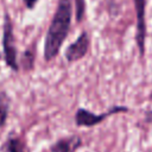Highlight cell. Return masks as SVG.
<instances>
[{"instance_id": "cell-8", "label": "cell", "mask_w": 152, "mask_h": 152, "mask_svg": "<svg viewBox=\"0 0 152 152\" xmlns=\"http://www.w3.org/2000/svg\"><path fill=\"white\" fill-rule=\"evenodd\" d=\"M10 104L11 100L6 93L0 94V128L5 127L7 119H8V113H10Z\"/></svg>"}, {"instance_id": "cell-1", "label": "cell", "mask_w": 152, "mask_h": 152, "mask_svg": "<svg viewBox=\"0 0 152 152\" xmlns=\"http://www.w3.org/2000/svg\"><path fill=\"white\" fill-rule=\"evenodd\" d=\"M71 14V1L58 0L56 12L48 28L44 42V58L46 62L52 61L59 53V50L69 34Z\"/></svg>"}, {"instance_id": "cell-10", "label": "cell", "mask_w": 152, "mask_h": 152, "mask_svg": "<svg viewBox=\"0 0 152 152\" xmlns=\"http://www.w3.org/2000/svg\"><path fill=\"white\" fill-rule=\"evenodd\" d=\"M75 1V15L77 23H81L84 17L86 11V1L84 0H74Z\"/></svg>"}, {"instance_id": "cell-7", "label": "cell", "mask_w": 152, "mask_h": 152, "mask_svg": "<svg viewBox=\"0 0 152 152\" xmlns=\"http://www.w3.org/2000/svg\"><path fill=\"white\" fill-rule=\"evenodd\" d=\"M4 147L6 152H28V147L25 140L20 137H11L7 139Z\"/></svg>"}, {"instance_id": "cell-3", "label": "cell", "mask_w": 152, "mask_h": 152, "mask_svg": "<svg viewBox=\"0 0 152 152\" xmlns=\"http://www.w3.org/2000/svg\"><path fill=\"white\" fill-rule=\"evenodd\" d=\"M125 112H128V108L125 106H113L112 108L101 114H95L86 108H78L75 113V122L78 127H94L103 122L107 118Z\"/></svg>"}, {"instance_id": "cell-5", "label": "cell", "mask_w": 152, "mask_h": 152, "mask_svg": "<svg viewBox=\"0 0 152 152\" xmlns=\"http://www.w3.org/2000/svg\"><path fill=\"white\" fill-rule=\"evenodd\" d=\"M89 46H90V38H89V34L83 31L78 37L77 39L71 43L66 49H65V52H64V56H65V59L69 62V63H74V62H77L80 59H82L89 51Z\"/></svg>"}, {"instance_id": "cell-2", "label": "cell", "mask_w": 152, "mask_h": 152, "mask_svg": "<svg viewBox=\"0 0 152 152\" xmlns=\"http://www.w3.org/2000/svg\"><path fill=\"white\" fill-rule=\"evenodd\" d=\"M2 50H4V58L6 65L13 71H19L20 66L17 61V48H15V40L13 33V25L7 13L5 14V21H4Z\"/></svg>"}, {"instance_id": "cell-9", "label": "cell", "mask_w": 152, "mask_h": 152, "mask_svg": "<svg viewBox=\"0 0 152 152\" xmlns=\"http://www.w3.org/2000/svg\"><path fill=\"white\" fill-rule=\"evenodd\" d=\"M34 59H36V50L34 48H28L21 56L19 66L24 69V71H30L34 68Z\"/></svg>"}, {"instance_id": "cell-6", "label": "cell", "mask_w": 152, "mask_h": 152, "mask_svg": "<svg viewBox=\"0 0 152 152\" xmlns=\"http://www.w3.org/2000/svg\"><path fill=\"white\" fill-rule=\"evenodd\" d=\"M82 146V139L78 135H70L58 139L50 147V152H75Z\"/></svg>"}, {"instance_id": "cell-11", "label": "cell", "mask_w": 152, "mask_h": 152, "mask_svg": "<svg viewBox=\"0 0 152 152\" xmlns=\"http://www.w3.org/2000/svg\"><path fill=\"white\" fill-rule=\"evenodd\" d=\"M37 2H38V0H24V4H25V6H26L28 10H32V8L36 6Z\"/></svg>"}, {"instance_id": "cell-4", "label": "cell", "mask_w": 152, "mask_h": 152, "mask_svg": "<svg viewBox=\"0 0 152 152\" xmlns=\"http://www.w3.org/2000/svg\"><path fill=\"white\" fill-rule=\"evenodd\" d=\"M135 17H137V45L141 57L145 55V40H146V21H145V11H146V0H133Z\"/></svg>"}]
</instances>
